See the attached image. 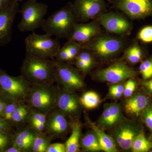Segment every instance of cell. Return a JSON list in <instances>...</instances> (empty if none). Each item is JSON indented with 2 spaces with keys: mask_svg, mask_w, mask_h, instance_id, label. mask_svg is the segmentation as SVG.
Returning a JSON list of instances; mask_svg holds the SVG:
<instances>
[{
  "mask_svg": "<svg viewBox=\"0 0 152 152\" xmlns=\"http://www.w3.org/2000/svg\"><path fill=\"white\" fill-rule=\"evenodd\" d=\"M10 130V124L7 122L3 118L0 117V132L9 133Z\"/></svg>",
  "mask_w": 152,
  "mask_h": 152,
  "instance_id": "38",
  "label": "cell"
},
{
  "mask_svg": "<svg viewBox=\"0 0 152 152\" xmlns=\"http://www.w3.org/2000/svg\"><path fill=\"white\" fill-rule=\"evenodd\" d=\"M78 23V19L73 9L72 3L69 2L45 19L41 27L50 35L68 40Z\"/></svg>",
  "mask_w": 152,
  "mask_h": 152,
  "instance_id": "2",
  "label": "cell"
},
{
  "mask_svg": "<svg viewBox=\"0 0 152 152\" xmlns=\"http://www.w3.org/2000/svg\"><path fill=\"white\" fill-rule=\"evenodd\" d=\"M148 99L145 96L138 94L129 99L125 105L126 111L132 115H138L146 107Z\"/></svg>",
  "mask_w": 152,
  "mask_h": 152,
  "instance_id": "21",
  "label": "cell"
},
{
  "mask_svg": "<svg viewBox=\"0 0 152 152\" xmlns=\"http://www.w3.org/2000/svg\"><path fill=\"white\" fill-rule=\"evenodd\" d=\"M18 103L17 102L10 101L6 106L3 118L9 124L12 123V116Z\"/></svg>",
  "mask_w": 152,
  "mask_h": 152,
  "instance_id": "33",
  "label": "cell"
},
{
  "mask_svg": "<svg viewBox=\"0 0 152 152\" xmlns=\"http://www.w3.org/2000/svg\"><path fill=\"white\" fill-rule=\"evenodd\" d=\"M100 24L108 33L124 37L132 31V24L124 16L114 12H104L97 18Z\"/></svg>",
  "mask_w": 152,
  "mask_h": 152,
  "instance_id": "9",
  "label": "cell"
},
{
  "mask_svg": "<svg viewBox=\"0 0 152 152\" xmlns=\"http://www.w3.org/2000/svg\"><path fill=\"white\" fill-rule=\"evenodd\" d=\"M6 99H7L6 98L5 99H3L2 98H0V117H2V118H3V115H4V112L6 106L8 102L5 100Z\"/></svg>",
  "mask_w": 152,
  "mask_h": 152,
  "instance_id": "40",
  "label": "cell"
},
{
  "mask_svg": "<svg viewBox=\"0 0 152 152\" xmlns=\"http://www.w3.org/2000/svg\"><path fill=\"white\" fill-rule=\"evenodd\" d=\"M18 2H20V1H23V0H16Z\"/></svg>",
  "mask_w": 152,
  "mask_h": 152,
  "instance_id": "46",
  "label": "cell"
},
{
  "mask_svg": "<svg viewBox=\"0 0 152 152\" xmlns=\"http://www.w3.org/2000/svg\"><path fill=\"white\" fill-rule=\"evenodd\" d=\"M136 135L135 132L132 126L125 124L117 129L115 132L116 141L122 148L129 150L132 148Z\"/></svg>",
  "mask_w": 152,
  "mask_h": 152,
  "instance_id": "18",
  "label": "cell"
},
{
  "mask_svg": "<svg viewBox=\"0 0 152 152\" xmlns=\"http://www.w3.org/2000/svg\"><path fill=\"white\" fill-rule=\"evenodd\" d=\"M79 100L82 105L88 109L94 108L100 103L99 95L93 91L85 93Z\"/></svg>",
  "mask_w": 152,
  "mask_h": 152,
  "instance_id": "27",
  "label": "cell"
},
{
  "mask_svg": "<svg viewBox=\"0 0 152 152\" xmlns=\"http://www.w3.org/2000/svg\"><path fill=\"white\" fill-rule=\"evenodd\" d=\"M121 118V109L118 105L112 104L106 108L103 113L101 122L105 126H112Z\"/></svg>",
  "mask_w": 152,
  "mask_h": 152,
  "instance_id": "20",
  "label": "cell"
},
{
  "mask_svg": "<svg viewBox=\"0 0 152 152\" xmlns=\"http://www.w3.org/2000/svg\"><path fill=\"white\" fill-rule=\"evenodd\" d=\"M48 11L46 4L38 2L37 0H28L18 11L21 15L18 25L19 30L21 32L34 31L41 27Z\"/></svg>",
  "mask_w": 152,
  "mask_h": 152,
  "instance_id": "5",
  "label": "cell"
},
{
  "mask_svg": "<svg viewBox=\"0 0 152 152\" xmlns=\"http://www.w3.org/2000/svg\"><path fill=\"white\" fill-rule=\"evenodd\" d=\"M26 53L23 61L21 75L31 84L51 85L56 81L54 60Z\"/></svg>",
  "mask_w": 152,
  "mask_h": 152,
  "instance_id": "1",
  "label": "cell"
},
{
  "mask_svg": "<svg viewBox=\"0 0 152 152\" xmlns=\"http://www.w3.org/2000/svg\"><path fill=\"white\" fill-rule=\"evenodd\" d=\"M30 110V107L25 102H19L12 116V123L20 125L27 121Z\"/></svg>",
  "mask_w": 152,
  "mask_h": 152,
  "instance_id": "23",
  "label": "cell"
},
{
  "mask_svg": "<svg viewBox=\"0 0 152 152\" xmlns=\"http://www.w3.org/2000/svg\"><path fill=\"white\" fill-rule=\"evenodd\" d=\"M31 86L22 75L12 77L0 71V91L8 100L18 103L25 102Z\"/></svg>",
  "mask_w": 152,
  "mask_h": 152,
  "instance_id": "7",
  "label": "cell"
},
{
  "mask_svg": "<svg viewBox=\"0 0 152 152\" xmlns=\"http://www.w3.org/2000/svg\"><path fill=\"white\" fill-rule=\"evenodd\" d=\"M37 133L30 127L18 131L12 140V145L21 152L31 151L33 142Z\"/></svg>",
  "mask_w": 152,
  "mask_h": 152,
  "instance_id": "17",
  "label": "cell"
},
{
  "mask_svg": "<svg viewBox=\"0 0 152 152\" xmlns=\"http://www.w3.org/2000/svg\"><path fill=\"white\" fill-rule=\"evenodd\" d=\"M145 121L148 127L152 130V109L147 112L145 116Z\"/></svg>",
  "mask_w": 152,
  "mask_h": 152,
  "instance_id": "39",
  "label": "cell"
},
{
  "mask_svg": "<svg viewBox=\"0 0 152 152\" xmlns=\"http://www.w3.org/2000/svg\"><path fill=\"white\" fill-rule=\"evenodd\" d=\"M93 1H101V0H93Z\"/></svg>",
  "mask_w": 152,
  "mask_h": 152,
  "instance_id": "47",
  "label": "cell"
},
{
  "mask_svg": "<svg viewBox=\"0 0 152 152\" xmlns=\"http://www.w3.org/2000/svg\"><path fill=\"white\" fill-rule=\"evenodd\" d=\"M137 72L122 61L115 62L108 67L97 71V78L102 81L115 83L132 78Z\"/></svg>",
  "mask_w": 152,
  "mask_h": 152,
  "instance_id": "12",
  "label": "cell"
},
{
  "mask_svg": "<svg viewBox=\"0 0 152 152\" xmlns=\"http://www.w3.org/2000/svg\"><path fill=\"white\" fill-rule=\"evenodd\" d=\"M121 38L100 33L89 41L81 44L82 48L89 51L93 56L108 58L118 54L124 48Z\"/></svg>",
  "mask_w": 152,
  "mask_h": 152,
  "instance_id": "3",
  "label": "cell"
},
{
  "mask_svg": "<svg viewBox=\"0 0 152 152\" xmlns=\"http://www.w3.org/2000/svg\"></svg>",
  "mask_w": 152,
  "mask_h": 152,
  "instance_id": "48",
  "label": "cell"
},
{
  "mask_svg": "<svg viewBox=\"0 0 152 152\" xmlns=\"http://www.w3.org/2000/svg\"><path fill=\"white\" fill-rule=\"evenodd\" d=\"M46 152H66L65 145L61 143L50 144Z\"/></svg>",
  "mask_w": 152,
  "mask_h": 152,
  "instance_id": "37",
  "label": "cell"
},
{
  "mask_svg": "<svg viewBox=\"0 0 152 152\" xmlns=\"http://www.w3.org/2000/svg\"><path fill=\"white\" fill-rule=\"evenodd\" d=\"M110 90L116 91L123 94L124 91V87L122 85H113L110 88Z\"/></svg>",
  "mask_w": 152,
  "mask_h": 152,
  "instance_id": "41",
  "label": "cell"
},
{
  "mask_svg": "<svg viewBox=\"0 0 152 152\" xmlns=\"http://www.w3.org/2000/svg\"><path fill=\"white\" fill-rule=\"evenodd\" d=\"M102 32L101 25L97 19L89 23L77 24L70 37L68 40L83 44Z\"/></svg>",
  "mask_w": 152,
  "mask_h": 152,
  "instance_id": "15",
  "label": "cell"
},
{
  "mask_svg": "<svg viewBox=\"0 0 152 152\" xmlns=\"http://www.w3.org/2000/svg\"><path fill=\"white\" fill-rule=\"evenodd\" d=\"M81 132V126L79 123H75L72 126L71 136L66 142V152H77L80 150V139Z\"/></svg>",
  "mask_w": 152,
  "mask_h": 152,
  "instance_id": "22",
  "label": "cell"
},
{
  "mask_svg": "<svg viewBox=\"0 0 152 152\" xmlns=\"http://www.w3.org/2000/svg\"><path fill=\"white\" fill-rule=\"evenodd\" d=\"M145 85L147 88L152 92V80L145 82Z\"/></svg>",
  "mask_w": 152,
  "mask_h": 152,
  "instance_id": "45",
  "label": "cell"
},
{
  "mask_svg": "<svg viewBox=\"0 0 152 152\" xmlns=\"http://www.w3.org/2000/svg\"><path fill=\"white\" fill-rule=\"evenodd\" d=\"M52 37L46 33L38 34L33 32L25 39L26 53L47 58H54L61 46L58 39Z\"/></svg>",
  "mask_w": 152,
  "mask_h": 152,
  "instance_id": "6",
  "label": "cell"
},
{
  "mask_svg": "<svg viewBox=\"0 0 152 152\" xmlns=\"http://www.w3.org/2000/svg\"><path fill=\"white\" fill-rule=\"evenodd\" d=\"M12 143L9 133L0 132V152H3Z\"/></svg>",
  "mask_w": 152,
  "mask_h": 152,
  "instance_id": "35",
  "label": "cell"
},
{
  "mask_svg": "<svg viewBox=\"0 0 152 152\" xmlns=\"http://www.w3.org/2000/svg\"><path fill=\"white\" fill-rule=\"evenodd\" d=\"M142 56L141 49L136 43L133 44L129 47L125 53L126 58L132 64H136L140 61Z\"/></svg>",
  "mask_w": 152,
  "mask_h": 152,
  "instance_id": "28",
  "label": "cell"
},
{
  "mask_svg": "<svg viewBox=\"0 0 152 152\" xmlns=\"http://www.w3.org/2000/svg\"><path fill=\"white\" fill-rule=\"evenodd\" d=\"M76 58L82 60L90 69L94 64V58L91 53L87 49L82 48L80 51Z\"/></svg>",
  "mask_w": 152,
  "mask_h": 152,
  "instance_id": "32",
  "label": "cell"
},
{
  "mask_svg": "<svg viewBox=\"0 0 152 152\" xmlns=\"http://www.w3.org/2000/svg\"><path fill=\"white\" fill-rule=\"evenodd\" d=\"M73 9L79 23L94 20L102 13L107 12L108 4L104 0H75Z\"/></svg>",
  "mask_w": 152,
  "mask_h": 152,
  "instance_id": "11",
  "label": "cell"
},
{
  "mask_svg": "<svg viewBox=\"0 0 152 152\" xmlns=\"http://www.w3.org/2000/svg\"><path fill=\"white\" fill-rule=\"evenodd\" d=\"M69 123L66 115L57 107L49 112L47 115L46 130L51 137H60L68 130Z\"/></svg>",
  "mask_w": 152,
  "mask_h": 152,
  "instance_id": "14",
  "label": "cell"
},
{
  "mask_svg": "<svg viewBox=\"0 0 152 152\" xmlns=\"http://www.w3.org/2000/svg\"><path fill=\"white\" fill-rule=\"evenodd\" d=\"M152 148V143L147 140L143 133L136 135L132 146L134 152H148Z\"/></svg>",
  "mask_w": 152,
  "mask_h": 152,
  "instance_id": "25",
  "label": "cell"
},
{
  "mask_svg": "<svg viewBox=\"0 0 152 152\" xmlns=\"http://www.w3.org/2000/svg\"><path fill=\"white\" fill-rule=\"evenodd\" d=\"M51 139L43 133H37L33 142L31 151L46 152Z\"/></svg>",
  "mask_w": 152,
  "mask_h": 152,
  "instance_id": "24",
  "label": "cell"
},
{
  "mask_svg": "<svg viewBox=\"0 0 152 152\" xmlns=\"http://www.w3.org/2000/svg\"><path fill=\"white\" fill-rule=\"evenodd\" d=\"M3 152H21V151L17 148L12 145L11 147H8Z\"/></svg>",
  "mask_w": 152,
  "mask_h": 152,
  "instance_id": "44",
  "label": "cell"
},
{
  "mask_svg": "<svg viewBox=\"0 0 152 152\" xmlns=\"http://www.w3.org/2000/svg\"><path fill=\"white\" fill-rule=\"evenodd\" d=\"M138 37L145 42H152V26H148L143 28L138 35Z\"/></svg>",
  "mask_w": 152,
  "mask_h": 152,
  "instance_id": "34",
  "label": "cell"
},
{
  "mask_svg": "<svg viewBox=\"0 0 152 152\" xmlns=\"http://www.w3.org/2000/svg\"><path fill=\"white\" fill-rule=\"evenodd\" d=\"M18 11V2L16 0H12L8 5L0 10V46L10 42L13 24Z\"/></svg>",
  "mask_w": 152,
  "mask_h": 152,
  "instance_id": "13",
  "label": "cell"
},
{
  "mask_svg": "<svg viewBox=\"0 0 152 152\" xmlns=\"http://www.w3.org/2000/svg\"><path fill=\"white\" fill-rule=\"evenodd\" d=\"M48 114L31 109L27 120L29 127L39 123H46Z\"/></svg>",
  "mask_w": 152,
  "mask_h": 152,
  "instance_id": "29",
  "label": "cell"
},
{
  "mask_svg": "<svg viewBox=\"0 0 152 152\" xmlns=\"http://www.w3.org/2000/svg\"><path fill=\"white\" fill-rule=\"evenodd\" d=\"M56 81L65 89L73 91L80 89L84 82L78 70L65 63L54 60Z\"/></svg>",
  "mask_w": 152,
  "mask_h": 152,
  "instance_id": "10",
  "label": "cell"
},
{
  "mask_svg": "<svg viewBox=\"0 0 152 152\" xmlns=\"http://www.w3.org/2000/svg\"><path fill=\"white\" fill-rule=\"evenodd\" d=\"M46 84H31L26 102L31 110L48 113L56 107V89Z\"/></svg>",
  "mask_w": 152,
  "mask_h": 152,
  "instance_id": "4",
  "label": "cell"
},
{
  "mask_svg": "<svg viewBox=\"0 0 152 152\" xmlns=\"http://www.w3.org/2000/svg\"><path fill=\"white\" fill-rule=\"evenodd\" d=\"M81 145L82 148L86 151H102L97 136L94 133L87 134L82 139Z\"/></svg>",
  "mask_w": 152,
  "mask_h": 152,
  "instance_id": "26",
  "label": "cell"
},
{
  "mask_svg": "<svg viewBox=\"0 0 152 152\" xmlns=\"http://www.w3.org/2000/svg\"><path fill=\"white\" fill-rule=\"evenodd\" d=\"M113 7L133 20L152 16V0H108Z\"/></svg>",
  "mask_w": 152,
  "mask_h": 152,
  "instance_id": "8",
  "label": "cell"
},
{
  "mask_svg": "<svg viewBox=\"0 0 152 152\" xmlns=\"http://www.w3.org/2000/svg\"><path fill=\"white\" fill-rule=\"evenodd\" d=\"M122 93L116 91L110 90V94L111 96L115 98L121 97L122 95Z\"/></svg>",
  "mask_w": 152,
  "mask_h": 152,
  "instance_id": "43",
  "label": "cell"
},
{
  "mask_svg": "<svg viewBox=\"0 0 152 152\" xmlns=\"http://www.w3.org/2000/svg\"><path fill=\"white\" fill-rule=\"evenodd\" d=\"M69 53V61H74L82 49L81 45L72 41L68 40L66 43Z\"/></svg>",
  "mask_w": 152,
  "mask_h": 152,
  "instance_id": "30",
  "label": "cell"
},
{
  "mask_svg": "<svg viewBox=\"0 0 152 152\" xmlns=\"http://www.w3.org/2000/svg\"><path fill=\"white\" fill-rule=\"evenodd\" d=\"M12 0H0V10L8 5Z\"/></svg>",
  "mask_w": 152,
  "mask_h": 152,
  "instance_id": "42",
  "label": "cell"
},
{
  "mask_svg": "<svg viewBox=\"0 0 152 152\" xmlns=\"http://www.w3.org/2000/svg\"><path fill=\"white\" fill-rule=\"evenodd\" d=\"M89 123L97 136L102 151L106 152H117L116 147L111 137L107 134L94 123L90 121Z\"/></svg>",
  "mask_w": 152,
  "mask_h": 152,
  "instance_id": "19",
  "label": "cell"
},
{
  "mask_svg": "<svg viewBox=\"0 0 152 152\" xmlns=\"http://www.w3.org/2000/svg\"><path fill=\"white\" fill-rule=\"evenodd\" d=\"M136 83L133 80H129L126 83L124 87L123 94L126 97L131 96L135 89Z\"/></svg>",
  "mask_w": 152,
  "mask_h": 152,
  "instance_id": "36",
  "label": "cell"
},
{
  "mask_svg": "<svg viewBox=\"0 0 152 152\" xmlns=\"http://www.w3.org/2000/svg\"><path fill=\"white\" fill-rule=\"evenodd\" d=\"M140 72L145 80L152 77V58L145 60L141 64Z\"/></svg>",
  "mask_w": 152,
  "mask_h": 152,
  "instance_id": "31",
  "label": "cell"
},
{
  "mask_svg": "<svg viewBox=\"0 0 152 152\" xmlns=\"http://www.w3.org/2000/svg\"><path fill=\"white\" fill-rule=\"evenodd\" d=\"M56 107L65 115H73L78 111L80 100L75 95L67 91L56 90Z\"/></svg>",
  "mask_w": 152,
  "mask_h": 152,
  "instance_id": "16",
  "label": "cell"
}]
</instances>
